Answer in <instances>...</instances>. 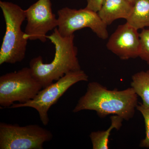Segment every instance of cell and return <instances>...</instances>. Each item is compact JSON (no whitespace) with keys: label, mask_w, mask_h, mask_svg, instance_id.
<instances>
[{"label":"cell","mask_w":149,"mask_h":149,"mask_svg":"<svg viewBox=\"0 0 149 149\" xmlns=\"http://www.w3.org/2000/svg\"><path fill=\"white\" fill-rule=\"evenodd\" d=\"M138 97L131 87L123 91H111L97 82H91L72 111H94L101 118L110 115H117L128 121L135 114L139 104Z\"/></svg>","instance_id":"obj_1"},{"label":"cell","mask_w":149,"mask_h":149,"mask_svg":"<svg viewBox=\"0 0 149 149\" xmlns=\"http://www.w3.org/2000/svg\"><path fill=\"white\" fill-rule=\"evenodd\" d=\"M47 38L54 46L53 60L50 63H45L42 57L39 56L29 62L32 75L42 84L43 88L69 72L81 69L77 57V49L74 45V35L63 37L56 28L52 35H47Z\"/></svg>","instance_id":"obj_2"},{"label":"cell","mask_w":149,"mask_h":149,"mask_svg":"<svg viewBox=\"0 0 149 149\" xmlns=\"http://www.w3.org/2000/svg\"><path fill=\"white\" fill-rule=\"evenodd\" d=\"M6 23V32L0 50V65L15 64L25 58L27 40L21 26L26 19L25 10L10 2L0 1Z\"/></svg>","instance_id":"obj_3"},{"label":"cell","mask_w":149,"mask_h":149,"mask_svg":"<svg viewBox=\"0 0 149 149\" xmlns=\"http://www.w3.org/2000/svg\"><path fill=\"white\" fill-rule=\"evenodd\" d=\"M42 88L29 67L3 74L0 77V106L9 108L15 102H27L34 99Z\"/></svg>","instance_id":"obj_4"},{"label":"cell","mask_w":149,"mask_h":149,"mask_svg":"<svg viewBox=\"0 0 149 149\" xmlns=\"http://www.w3.org/2000/svg\"><path fill=\"white\" fill-rule=\"evenodd\" d=\"M88 76L82 70L67 73L55 83L43 88L31 100L24 103L14 104L10 108L30 107L36 109L43 125L49 122V110L71 86L81 81H88Z\"/></svg>","instance_id":"obj_5"},{"label":"cell","mask_w":149,"mask_h":149,"mask_svg":"<svg viewBox=\"0 0 149 149\" xmlns=\"http://www.w3.org/2000/svg\"><path fill=\"white\" fill-rule=\"evenodd\" d=\"M53 137L50 130L37 124L0 123V149H43Z\"/></svg>","instance_id":"obj_6"},{"label":"cell","mask_w":149,"mask_h":149,"mask_svg":"<svg viewBox=\"0 0 149 149\" xmlns=\"http://www.w3.org/2000/svg\"><path fill=\"white\" fill-rule=\"evenodd\" d=\"M58 31L63 37L74 35L77 30L89 28L98 37L103 40L108 37L107 25L105 24L97 13L85 8L79 10L64 7L59 10Z\"/></svg>","instance_id":"obj_7"},{"label":"cell","mask_w":149,"mask_h":149,"mask_svg":"<svg viewBox=\"0 0 149 149\" xmlns=\"http://www.w3.org/2000/svg\"><path fill=\"white\" fill-rule=\"evenodd\" d=\"M25 12L27 21L25 38L45 42L48 32L57 28L58 25V18L53 13L51 0H38Z\"/></svg>","instance_id":"obj_8"},{"label":"cell","mask_w":149,"mask_h":149,"mask_svg":"<svg viewBox=\"0 0 149 149\" xmlns=\"http://www.w3.org/2000/svg\"><path fill=\"white\" fill-rule=\"evenodd\" d=\"M138 30L127 22L119 25L109 37L107 48L122 60L138 57L141 41Z\"/></svg>","instance_id":"obj_9"},{"label":"cell","mask_w":149,"mask_h":149,"mask_svg":"<svg viewBox=\"0 0 149 149\" xmlns=\"http://www.w3.org/2000/svg\"><path fill=\"white\" fill-rule=\"evenodd\" d=\"M133 7V3L127 0H104L97 13L104 23L109 25L118 19H127Z\"/></svg>","instance_id":"obj_10"},{"label":"cell","mask_w":149,"mask_h":149,"mask_svg":"<svg viewBox=\"0 0 149 149\" xmlns=\"http://www.w3.org/2000/svg\"><path fill=\"white\" fill-rule=\"evenodd\" d=\"M133 4L126 22L138 30L149 27V0H134Z\"/></svg>","instance_id":"obj_11"},{"label":"cell","mask_w":149,"mask_h":149,"mask_svg":"<svg viewBox=\"0 0 149 149\" xmlns=\"http://www.w3.org/2000/svg\"><path fill=\"white\" fill-rule=\"evenodd\" d=\"M111 125L106 130H98L91 132L90 139L93 149H109V138L113 129L119 130L122 125L123 119L117 115L110 117Z\"/></svg>","instance_id":"obj_12"},{"label":"cell","mask_w":149,"mask_h":149,"mask_svg":"<svg viewBox=\"0 0 149 149\" xmlns=\"http://www.w3.org/2000/svg\"><path fill=\"white\" fill-rule=\"evenodd\" d=\"M131 87L142 99V104L149 107V70L140 71L133 74Z\"/></svg>","instance_id":"obj_13"},{"label":"cell","mask_w":149,"mask_h":149,"mask_svg":"<svg viewBox=\"0 0 149 149\" xmlns=\"http://www.w3.org/2000/svg\"><path fill=\"white\" fill-rule=\"evenodd\" d=\"M140 46L139 57L149 65V29H143L140 33Z\"/></svg>","instance_id":"obj_14"},{"label":"cell","mask_w":149,"mask_h":149,"mask_svg":"<svg viewBox=\"0 0 149 149\" xmlns=\"http://www.w3.org/2000/svg\"><path fill=\"white\" fill-rule=\"evenodd\" d=\"M136 109L140 111L143 116L146 128V137L141 141L140 146L149 148V107L140 103L137 106Z\"/></svg>","instance_id":"obj_15"},{"label":"cell","mask_w":149,"mask_h":149,"mask_svg":"<svg viewBox=\"0 0 149 149\" xmlns=\"http://www.w3.org/2000/svg\"><path fill=\"white\" fill-rule=\"evenodd\" d=\"M104 0H87L86 8L97 13L101 8Z\"/></svg>","instance_id":"obj_16"},{"label":"cell","mask_w":149,"mask_h":149,"mask_svg":"<svg viewBox=\"0 0 149 149\" xmlns=\"http://www.w3.org/2000/svg\"><path fill=\"white\" fill-rule=\"evenodd\" d=\"M127 1H129V2H130L133 3V1H134V0H127Z\"/></svg>","instance_id":"obj_17"}]
</instances>
